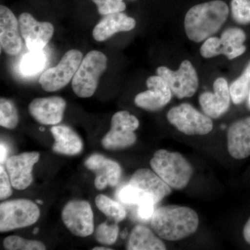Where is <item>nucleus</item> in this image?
Segmentation results:
<instances>
[{"label": "nucleus", "instance_id": "4c0bfd02", "mask_svg": "<svg viewBox=\"0 0 250 250\" xmlns=\"http://www.w3.org/2000/svg\"><path fill=\"white\" fill-rule=\"evenodd\" d=\"M36 202H37V203L40 204V205H42V204L43 203V202H42V200H36Z\"/></svg>", "mask_w": 250, "mask_h": 250}, {"label": "nucleus", "instance_id": "0eeeda50", "mask_svg": "<svg viewBox=\"0 0 250 250\" xmlns=\"http://www.w3.org/2000/svg\"><path fill=\"white\" fill-rule=\"evenodd\" d=\"M246 41L244 31L239 28H228L222 33L221 37L213 36L207 39L200 48V54L206 59L223 54L232 60L245 53Z\"/></svg>", "mask_w": 250, "mask_h": 250}, {"label": "nucleus", "instance_id": "473e14b6", "mask_svg": "<svg viewBox=\"0 0 250 250\" xmlns=\"http://www.w3.org/2000/svg\"><path fill=\"white\" fill-rule=\"evenodd\" d=\"M12 184L10 180L9 174L4 166H0V200L9 198L12 195Z\"/></svg>", "mask_w": 250, "mask_h": 250}, {"label": "nucleus", "instance_id": "412c9836", "mask_svg": "<svg viewBox=\"0 0 250 250\" xmlns=\"http://www.w3.org/2000/svg\"><path fill=\"white\" fill-rule=\"evenodd\" d=\"M136 25L134 18L123 12L114 13L104 16L94 27L93 36L95 41L103 42L117 33L129 31Z\"/></svg>", "mask_w": 250, "mask_h": 250}, {"label": "nucleus", "instance_id": "7c9ffc66", "mask_svg": "<svg viewBox=\"0 0 250 250\" xmlns=\"http://www.w3.org/2000/svg\"><path fill=\"white\" fill-rule=\"evenodd\" d=\"M231 16L235 22L241 24L250 23V0H231Z\"/></svg>", "mask_w": 250, "mask_h": 250}, {"label": "nucleus", "instance_id": "a211bd4d", "mask_svg": "<svg viewBox=\"0 0 250 250\" xmlns=\"http://www.w3.org/2000/svg\"><path fill=\"white\" fill-rule=\"evenodd\" d=\"M19 21L14 13L0 6V45L5 53L17 56L22 49V41L20 35Z\"/></svg>", "mask_w": 250, "mask_h": 250}, {"label": "nucleus", "instance_id": "72a5a7b5", "mask_svg": "<svg viewBox=\"0 0 250 250\" xmlns=\"http://www.w3.org/2000/svg\"><path fill=\"white\" fill-rule=\"evenodd\" d=\"M243 234L245 241L248 244L250 245V218L247 221L246 225H245L244 228H243Z\"/></svg>", "mask_w": 250, "mask_h": 250}, {"label": "nucleus", "instance_id": "393cba45", "mask_svg": "<svg viewBox=\"0 0 250 250\" xmlns=\"http://www.w3.org/2000/svg\"><path fill=\"white\" fill-rule=\"evenodd\" d=\"M233 103L241 104L249 97L250 93V62L241 76L233 81L229 86Z\"/></svg>", "mask_w": 250, "mask_h": 250}, {"label": "nucleus", "instance_id": "c9c22d12", "mask_svg": "<svg viewBox=\"0 0 250 250\" xmlns=\"http://www.w3.org/2000/svg\"><path fill=\"white\" fill-rule=\"evenodd\" d=\"M111 248H106V247H95L93 250H112Z\"/></svg>", "mask_w": 250, "mask_h": 250}, {"label": "nucleus", "instance_id": "dca6fc26", "mask_svg": "<svg viewBox=\"0 0 250 250\" xmlns=\"http://www.w3.org/2000/svg\"><path fill=\"white\" fill-rule=\"evenodd\" d=\"M85 166L88 170L96 174L95 187L100 190L106 187L118 186L122 175L121 166L116 161L111 160L101 154H95L85 161Z\"/></svg>", "mask_w": 250, "mask_h": 250}, {"label": "nucleus", "instance_id": "4468645a", "mask_svg": "<svg viewBox=\"0 0 250 250\" xmlns=\"http://www.w3.org/2000/svg\"><path fill=\"white\" fill-rule=\"evenodd\" d=\"M39 159V152H30L11 156L6 160V171L15 189L22 190L31 185L33 182V167Z\"/></svg>", "mask_w": 250, "mask_h": 250}, {"label": "nucleus", "instance_id": "bb28decb", "mask_svg": "<svg viewBox=\"0 0 250 250\" xmlns=\"http://www.w3.org/2000/svg\"><path fill=\"white\" fill-rule=\"evenodd\" d=\"M117 197L120 202L125 205L137 206L149 197L154 198L152 195L130 184L121 188L118 190Z\"/></svg>", "mask_w": 250, "mask_h": 250}, {"label": "nucleus", "instance_id": "ddd939ff", "mask_svg": "<svg viewBox=\"0 0 250 250\" xmlns=\"http://www.w3.org/2000/svg\"><path fill=\"white\" fill-rule=\"evenodd\" d=\"M146 84L148 90L138 94L134 99L136 106L146 111H156L170 103L172 93L162 77L159 75L149 77Z\"/></svg>", "mask_w": 250, "mask_h": 250}, {"label": "nucleus", "instance_id": "2eb2a0df", "mask_svg": "<svg viewBox=\"0 0 250 250\" xmlns=\"http://www.w3.org/2000/svg\"><path fill=\"white\" fill-rule=\"evenodd\" d=\"M213 93L204 92L199 97V103L205 114L218 119L228 111L231 103L229 85L225 79H217L213 83Z\"/></svg>", "mask_w": 250, "mask_h": 250}, {"label": "nucleus", "instance_id": "e433bc0d", "mask_svg": "<svg viewBox=\"0 0 250 250\" xmlns=\"http://www.w3.org/2000/svg\"><path fill=\"white\" fill-rule=\"evenodd\" d=\"M39 229L38 228H36L35 229H34V231H33V233H34V234H36V233H39Z\"/></svg>", "mask_w": 250, "mask_h": 250}, {"label": "nucleus", "instance_id": "f03ea898", "mask_svg": "<svg viewBox=\"0 0 250 250\" xmlns=\"http://www.w3.org/2000/svg\"><path fill=\"white\" fill-rule=\"evenodd\" d=\"M229 14L228 4L222 0H213L192 6L184 19L187 37L201 42L214 35L223 27Z\"/></svg>", "mask_w": 250, "mask_h": 250}, {"label": "nucleus", "instance_id": "6ab92c4d", "mask_svg": "<svg viewBox=\"0 0 250 250\" xmlns=\"http://www.w3.org/2000/svg\"><path fill=\"white\" fill-rule=\"evenodd\" d=\"M228 149L236 159H244L250 156V116L238 120L231 125L227 135Z\"/></svg>", "mask_w": 250, "mask_h": 250}, {"label": "nucleus", "instance_id": "b1692460", "mask_svg": "<svg viewBox=\"0 0 250 250\" xmlns=\"http://www.w3.org/2000/svg\"><path fill=\"white\" fill-rule=\"evenodd\" d=\"M95 205L102 213L115 223H121L126 218L125 207L120 202L112 200L106 195H98L95 198Z\"/></svg>", "mask_w": 250, "mask_h": 250}, {"label": "nucleus", "instance_id": "cd10ccee", "mask_svg": "<svg viewBox=\"0 0 250 250\" xmlns=\"http://www.w3.org/2000/svg\"><path fill=\"white\" fill-rule=\"evenodd\" d=\"M46 57L42 51L30 52L26 54L21 63V72L24 75H34L43 68Z\"/></svg>", "mask_w": 250, "mask_h": 250}, {"label": "nucleus", "instance_id": "a878e982", "mask_svg": "<svg viewBox=\"0 0 250 250\" xmlns=\"http://www.w3.org/2000/svg\"><path fill=\"white\" fill-rule=\"evenodd\" d=\"M19 123V113L16 105L11 100H0V125L2 127L14 129Z\"/></svg>", "mask_w": 250, "mask_h": 250}, {"label": "nucleus", "instance_id": "2f4dec72", "mask_svg": "<svg viewBox=\"0 0 250 250\" xmlns=\"http://www.w3.org/2000/svg\"><path fill=\"white\" fill-rule=\"evenodd\" d=\"M95 4L99 14L102 16L123 12L126 9V4L123 0H92Z\"/></svg>", "mask_w": 250, "mask_h": 250}, {"label": "nucleus", "instance_id": "1a4fd4ad", "mask_svg": "<svg viewBox=\"0 0 250 250\" xmlns=\"http://www.w3.org/2000/svg\"><path fill=\"white\" fill-rule=\"evenodd\" d=\"M82 59L83 54L80 51H67L57 66L47 69L41 75L39 83L42 89L55 92L66 86L75 76Z\"/></svg>", "mask_w": 250, "mask_h": 250}, {"label": "nucleus", "instance_id": "f8f14e48", "mask_svg": "<svg viewBox=\"0 0 250 250\" xmlns=\"http://www.w3.org/2000/svg\"><path fill=\"white\" fill-rule=\"evenodd\" d=\"M21 36L30 52H40L45 48L54 35L52 23L39 22L31 14L23 13L18 18Z\"/></svg>", "mask_w": 250, "mask_h": 250}, {"label": "nucleus", "instance_id": "9b49d317", "mask_svg": "<svg viewBox=\"0 0 250 250\" xmlns=\"http://www.w3.org/2000/svg\"><path fill=\"white\" fill-rule=\"evenodd\" d=\"M62 215V223L75 236L87 237L94 232L93 212L89 202L79 200L67 202Z\"/></svg>", "mask_w": 250, "mask_h": 250}, {"label": "nucleus", "instance_id": "9d476101", "mask_svg": "<svg viewBox=\"0 0 250 250\" xmlns=\"http://www.w3.org/2000/svg\"><path fill=\"white\" fill-rule=\"evenodd\" d=\"M156 74L167 82L172 94L178 99L191 98L198 89L197 71L189 61L184 60L176 71L167 67H159Z\"/></svg>", "mask_w": 250, "mask_h": 250}, {"label": "nucleus", "instance_id": "c756f323", "mask_svg": "<svg viewBox=\"0 0 250 250\" xmlns=\"http://www.w3.org/2000/svg\"><path fill=\"white\" fill-rule=\"evenodd\" d=\"M119 235V227L118 223H109L108 222L101 223L95 230V239L105 246L114 244Z\"/></svg>", "mask_w": 250, "mask_h": 250}, {"label": "nucleus", "instance_id": "5701e85b", "mask_svg": "<svg viewBox=\"0 0 250 250\" xmlns=\"http://www.w3.org/2000/svg\"><path fill=\"white\" fill-rule=\"evenodd\" d=\"M128 250H164L166 245L152 230L143 225H136L130 234L126 245Z\"/></svg>", "mask_w": 250, "mask_h": 250}, {"label": "nucleus", "instance_id": "ea45409f", "mask_svg": "<svg viewBox=\"0 0 250 250\" xmlns=\"http://www.w3.org/2000/svg\"><path fill=\"white\" fill-rule=\"evenodd\" d=\"M129 1H135V0H129Z\"/></svg>", "mask_w": 250, "mask_h": 250}, {"label": "nucleus", "instance_id": "58836bf2", "mask_svg": "<svg viewBox=\"0 0 250 250\" xmlns=\"http://www.w3.org/2000/svg\"><path fill=\"white\" fill-rule=\"evenodd\" d=\"M248 105H249V107L250 108V93L249 97H248Z\"/></svg>", "mask_w": 250, "mask_h": 250}, {"label": "nucleus", "instance_id": "aec40b11", "mask_svg": "<svg viewBox=\"0 0 250 250\" xmlns=\"http://www.w3.org/2000/svg\"><path fill=\"white\" fill-rule=\"evenodd\" d=\"M129 184L152 195L156 204L168 196L172 192V188L169 187L154 171L147 168L136 170L131 176Z\"/></svg>", "mask_w": 250, "mask_h": 250}, {"label": "nucleus", "instance_id": "f704fd0d", "mask_svg": "<svg viewBox=\"0 0 250 250\" xmlns=\"http://www.w3.org/2000/svg\"><path fill=\"white\" fill-rule=\"evenodd\" d=\"M7 154V147L5 146L4 143H1V145H0V162H1V165L4 164L5 160L6 159Z\"/></svg>", "mask_w": 250, "mask_h": 250}, {"label": "nucleus", "instance_id": "f257e3e1", "mask_svg": "<svg viewBox=\"0 0 250 250\" xmlns=\"http://www.w3.org/2000/svg\"><path fill=\"white\" fill-rule=\"evenodd\" d=\"M199 217L190 207L164 206L154 210L151 226L157 236L169 241L184 239L196 232Z\"/></svg>", "mask_w": 250, "mask_h": 250}, {"label": "nucleus", "instance_id": "423d86ee", "mask_svg": "<svg viewBox=\"0 0 250 250\" xmlns=\"http://www.w3.org/2000/svg\"><path fill=\"white\" fill-rule=\"evenodd\" d=\"M167 118L171 125L188 136H204L213 128L211 118L188 103L181 104L171 108L167 112Z\"/></svg>", "mask_w": 250, "mask_h": 250}, {"label": "nucleus", "instance_id": "4be33fe9", "mask_svg": "<svg viewBox=\"0 0 250 250\" xmlns=\"http://www.w3.org/2000/svg\"><path fill=\"white\" fill-rule=\"evenodd\" d=\"M54 143L52 150L57 154L74 156L80 154L83 149V143L80 136L70 126L57 125L51 129Z\"/></svg>", "mask_w": 250, "mask_h": 250}, {"label": "nucleus", "instance_id": "7ed1b4c3", "mask_svg": "<svg viewBox=\"0 0 250 250\" xmlns=\"http://www.w3.org/2000/svg\"><path fill=\"white\" fill-rule=\"evenodd\" d=\"M150 166L169 187L176 190L185 188L194 172L193 167L182 154L166 149L154 153Z\"/></svg>", "mask_w": 250, "mask_h": 250}, {"label": "nucleus", "instance_id": "6e6552de", "mask_svg": "<svg viewBox=\"0 0 250 250\" xmlns=\"http://www.w3.org/2000/svg\"><path fill=\"white\" fill-rule=\"evenodd\" d=\"M139 126V120L134 115L126 111L117 112L112 117L111 129L102 140V145L110 150L131 147L137 140L134 131Z\"/></svg>", "mask_w": 250, "mask_h": 250}, {"label": "nucleus", "instance_id": "39448f33", "mask_svg": "<svg viewBox=\"0 0 250 250\" xmlns=\"http://www.w3.org/2000/svg\"><path fill=\"white\" fill-rule=\"evenodd\" d=\"M41 211L34 202L27 199H16L0 204V231L8 232L34 225L40 218Z\"/></svg>", "mask_w": 250, "mask_h": 250}, {"label": "nucleus", "instance_id": "c85d7f7f", "mask_svg": "<svg viewBox=\"0 0 250 250\" xmlns=\"http://www.w3.org/2000/svg\"><path fill=\"white\" fill-rule=\"evenodd\" d=\"M5 249L9 250H45L46 247L42 242L27 240L18 236L6 237L4 240Z\"/></svg>", "mask_w": 250, "mask_h": 250}, {"label": "nucleus", "instance_id": "f3484780", "mask_svg": "<svg viewBox=\"0 0 250 250\" xmlns=\"http://www.w3.org/2000/svg\"><path fill=\"white\" fill-rule=\"evenodd\" d=\"M66 102L61 97L36 98L29 105V113L42 125H57L62 121Z\"/></svg>", "mask_w": 250, "mask_h": 250}, {"label": "nucleus", "instance_id": "20e7f679", "mask_svg": "<svg viewBox=\"0 0 250 250\" xmlns=\"http://www.w3.org/2000/svg\"><path fill=\"white\" fill-rule=\"evenodd\" d=\"M107 57L100 51H90L82 59L72 80L74 93L79 98L93 96L98 88L100 77L107 67Z\"/></svg>", "mask_w": 250, "mask_h": 250}]
</instances>
